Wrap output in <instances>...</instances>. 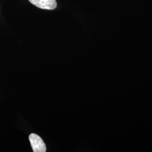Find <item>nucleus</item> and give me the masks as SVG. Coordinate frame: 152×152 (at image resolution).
I'll return each mask as SVG.
<instances>
[{"mask_svg": "<svg viewBox=\"0 0 152 152\" xmlns=\"http://www.w3.org/2000/svg\"><path fill=\"white\" fill-rule=\"evenodd\" d=\"M33 151L34 152H45L46 147L43 140L36 134H31L29 136Z\"/></svg>", "mask_w": 152, "mask_h": 152, "instance_id": "nucleus-1", "label": "nucleus"}, {"mask_svg": "<svg viewBox=\"0 0 152 152\" xmlns=\"http://www.w3.org/2000/svg\"><path fill=\"white\" fill-rule=\"evenodd\" d=\"M29 1L38 8L45 10H54L57 6L56 0H29Z\"/></svg>", "mask_w": 152, "mask_h": 152, "instance_id": "nucleus-2", "label": "nucleus"}]
</instances>
